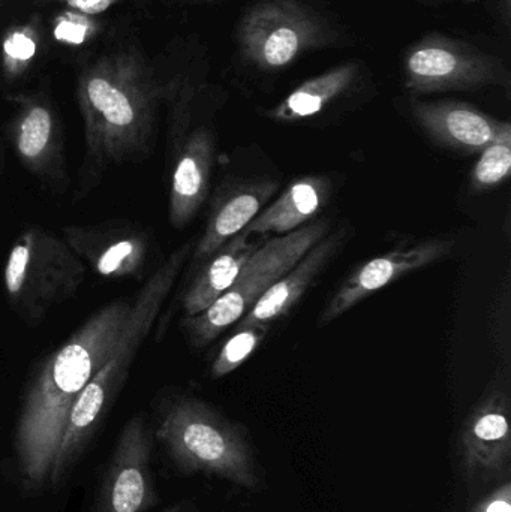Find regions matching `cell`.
<instances>
[{"mask_svg":"<svg viewBox=\"0 0 511 512\" xmlns=\"http://www.w3.org/2000/svg\"><path fill=\"white\" fill-rule=\"evenodd\" d=\"M332 230L327 219H315L305 227L273 237L261 243L243 265L231 288L209 309L191 318H183L182 328L195 348L212 343L231 325L237 324L254 304L284 276L309 249L314 248Z\"/></svg>","mask_w":511,"mask_h":512,"instance_id":"6","label":"cell"},{"mask_svg":"<svg viewBox=\"0 0 511 512\" xmlns=\"http://www.w3.org/2000/svg\"><path fill=\"white\" fill-rule=\"evenodd\" d=\"M41 47V29L36 20L15 24L6 30L0 48V63L6 80L15 81L29 71Z\"/></svg>","mask_w":511,"mask_h":512,"instance_id":"21","label":"cell"},{"mask_svg":"<svg viewBox=\"0 0 511 512\" xmlns=\"http://www.w3.org/2000/svg\"><path fill=\"white\" fill-rule=\"evenodd\" d=\"M510 412L509 379L498 375L471 409L459 435V468L468 486L477 489L509 480Z\"/></svg>","mask_w":511,"mask_h":512,"instance_id":"9","label":"cell"},{"mask_svg":"<svg viewBox=\"0 0 511 512\" xmlns=\"http://www.w3.org/2000/svg\"><path fill=\"white\" fill-rule=\"evenodd\" d=\"M411 111L435 143L464 155L482 152L511 129L509 122H500L465 102L413 101Z\"/></svg>","mask_w":511,"mask_h":512,"instance_id":"15","label":"cell"},{"mask_svg":"<svg viewBox=\"0 0 511 512\" xmlns=\"http://www.w3.org/2000/svg\"><path fill=\"white\" fill-rule=\"evenodd\" d=\"M215 153V138L204 126L171 132L168 221L177 230L191 224L209 197Z\"/></svg>","mask_w":511,"mask_h":512,"instance_id":"14","label":"cell"},{"mask_svg":"<svg viewBox=\"0 0 511 512\" xmlns=\"http://www.w3.org/2000/svg\"><path fill=\"white\" fill-rule=\"evenodd\" d=\"M86 274L87 268L62 237L42 227H27L9 249L3 286L11 309L36 325L77 294Z\"/></svg>","mask_w":511,"mask_h":512,"instance_id":"5","label":"cell"},{"mask_svg":"<svg viewBox=\"0 0 511 512\" xmlns=\"http://www.w3.org/2000/svg\"><path fill=\"white\" fill-rule=\"evenodd\" d=\"M134 298L96 310L56 351L44 358L27 385L17 426L14 457L24 489L50 486L63 429L75 400L110 357Z\"/></svg>","mask_w":511,"mask_h":512,"instance_id":"1","label":"cell"},{"mask_svg":"<svg viewBox=\"0 0 511 512\" xmlns=\"http://www.w3.org/2000/svg\"><path fill=\"white\" fill-rule=\"evenodd\" d=\"M359 75L356 63L335 66L324 74L300 84L284 101L270 110V119L275 122L293 123L317 116L327 105L344 95Z\"/></svg>","mask_w":511,"mask_h":512,"instance_id":"20","label":"cell"},{"mask_svg":"<svg viewBox=\"0 0 511 512\" xmlns=\"http://www.w3.org/2000/svg\"><path fill=\"white\" fill-rule=\"evenodd\" d=\"M99 24L93 15L81 14V12H60L53 21V36L57 42L69 47H78L86 44L98 33Z\"/></svg>","mask_w":511,"mask_h":512,"instance_id":"24","label":"cell"},{"mask_svg":"<svg viewBox=\"0 0 511 512\" xmlns=\"http://www.w3.org/2000/svg\"><path fill=\"white\" fill-rule=\"evenodd\" d=\"M456 243L450 239H429L398 246L357 267L339 286L320 316V324H329L353 309L369 295L386 288L420 268L435 264L452 254Z\"/></svg>","mask_w":511,"mask_h":512,"instance_id":"13","label":"cell"},{"mask_svg":"<svg viewBox=\"0 0 511 512\" xmlns=\"http://www.w3.org/2000/svg\"><path fill=\"white\" fill-rule=\"evenodd\" d=\"M155 436L186 474L218 478L249 492L263 486V471L245 427L203 400L168 399L159 412Z\"/></svg>","mask_w":511,"mask_h":512,"instance_id":"4","label":"cell"},{"mask_svg":"<svg viewBox=\"0 0 511 512\" xmlns=\"http://www.w3.org/2000/svg\"><path fill=\"white\" fill-rule=\"evenodd\" d=\"M345 231L327 234L314 248L309 249L284 276L279 277L269 291L254 304L237 324L269 327L287 315L306 294L321 271L338 255L345 243Z\"/></svg>","mask_w":511,"mask_h":512,"instance_id":"17","label":"cell"},{"mask_svg":"<svg viewBox=\"0 0 511 512\" xmlns=\"http://www.w3.org/2000/svg\"><path fill=\"white\" fill-rule=\"evenodd\" d=\"M511 171V129L480 152L471 171V189L485 192L509 179Z\"/></svg>","mask_w":511,"mask_h":512,"instance_id":"22","label":"cell"},{"mask_svg":"<svg viewBox=\"0 0 511 512\" xmlns=\"http://www.w3.org/2000/svg\"><path fill=\"white\" fill-rule=\"evenodd\" d=\"M278 188L276 180L254 179L234 183L219 192L210 209L203 236L192 248L191 267H198L225 243L243 233L272 200Z\"/></svg>","mask_w":511,"mask_h":512,"instance_id":"16","label":"cell"},{"mask_svg":"<svg viewBox=\"0 0 511 512\" xmlns=\"http://www.w3.org/2000/svg\"><path fill=\"white\" fill-rule=\"evenodd\" d=\"M474 512H511V484L503 481Z\"/></svg>","mask_w":511,"mask_h":512,"instance_id":"25","label":"cell"},{"mask_svg":"<svg viewBox=\"0 0 511 512\" xmlns=\"http://www.w3.org/2000/svg\"><path fill=\"white\" fill-rule=\"evenodd\" d=\"M164 512H189V511L186 510L185 507H182V505H177V507L170 508V510H167Z\"/></svg>","mask_w":511,"mask_h":512,"instance_id":"27","label":"cell"},{"mask_svg":"<svg viewBox=\"0 0 511 512\" xmlns=\"http://www.w3.org/2000/svg\"><path fill=\"white\" fill-rule=\"evenodd\" d=\"M470 2H471V0H470Z\"/></svg>","mask_w":511,"mask_h":512,"instance_id":"28","label":"cell"},{"mask_svg":"<svg viewBox=\"0 0 511 512\" xmlns=\"http://www.w3.org/2000/svg\"><path fill=\"white\" fill-rule=\"evenodd\" d=\"M153 438L147 421L135 415L123 427L102 481L98 512H144L156 501L150 457Z\"/></svg>","mask_w":511,"mask_h":512,"instance_id":"12","label":"cell"},{"mask_svg":"<svg viewBox=\"0 0 511 512\" xmlns=\"http://www.w3.org/2000/svg\"><path fill=\"white\" fill-rule=\"evenodd\" d=\"M267 330L269 327H264V325L236 324L233 336L225 342L213 360L212 366H210V376L213 379L224 378L239 369L254 354L255 349L263 343Z\"/></svg>","mask_w":511,"mask_h":512,"instance_id":"23","label":"cell"},{"mask_svg":"<svg viewBox=\"0 0 511 512\" xmlns=\"http://www.w3.org/2000/svg\"><path fill=\"white\" fill-rule=\"evenodd\" d=\"M405 89L413 95L506 86L509 72L498 57L447 36H425L404 59Z\"/></svg>","mask_w":511,"mask_h":512,"instance_id":"8","label":"cell"},{"mask_svg":"<svg viewBox=\"0 0 511 512\" xmlns=\"http://www.w3.org/2000/svg\"><path fill=\"white\" fill-rule=\"evenodd\" d=\"M194 243H183L155 271L147 277L140 291L134 295L131 313L110 357L81 391L69 412L63 429L62 441L54 463L51 486H59L69 469L86 448L98 430L105 415L119 396L132 363L143 343L155 327L156 319L179 280Z\"/></svg>","mask_w":511,"mask_h":512,"instance_id":"3","label":"cell"},{"mask_svg":"<svg viewBox=\"0 0 511 512\" xmlns=\"http://www.w3.org/2000/svg\"><path fill=\"white\" fill-rule=\"evenodd\" d=\"M62 239L87 270L102 279L143 280L153 261L155 243L140 225L131 221L68 225Z\"/></svg>","mask_w":511,"mask_h":512,"instance_id":"11","label":"cell"},{"mask_svg":"<svg viewBox=\"0 0 511 512\" xmlns=\"http://www.w3.org/2000/svg\"><path fill=\"white\" fill-rule=\"evenodd\" d=\"M333 183L326 176H308L291 183L272 204L264 207L243 230L252 236H285L318 219L332 198Z\"/></svg>","mask_w":511,"mask_h":512,"instance_id":"18","label":"cell"},{"mask_svg":"<svg viewBox=\"0 0 511 512\" xmlns=\"http://www.w3.org/2000/svg\"><path fill=\"white\" fill-rule=\"evenodd\" d=\"M9 99L15 111L9 120L8 137L18 162L48 192L56 197L65 195L69 188L65 141L53 104L41 93Z\"/></svg>","mask_w":511,"mask_h":512,"instance_id":"10","label":"cell"},{"mask_svg":"<svg viewBox=\"0 0 511 512\" xmlns=\"http://www.w3.org/2000/svg\"><path fill=\"white\" fill-rule=\"evenodd\" d=\"M260 246L261 242L240 233L195 267L194 277L180 301L183 318L198 315L219 300Z\"/></svg>","mask_w":511,"mask_h":512,"instance_id":"19","label":"cell"},{"mask_svg":"<svg viewBox=\"0 0 511 512\" xmlns=\"http://www.w3.org/2000/svg\"><path fill=\"white\" fill-rule=\"evenodd\" d=\"M59 2L71 11L95 17V15L104 14L122 0H59Z\"/></svg>","mask_w":511,"mask_h":512,"instance_id":"26","label":"cell"},{"mask_svg":"<svg viewBox=\"0 0 511 512\" xmlns=\"http://www.w3.org/2000/svg\"><path fill=\"white\" fill-rule=\"evenodd\" d=\"M167 90L134 51H117L86 66L77 99L84 155L74 201L86 200L110 168L144 161L152 153L159 102Z\"/></svg>","mask_w":511,"mask_h":512,"instance_id":"2","label":"cell"},{"mask_svg":"<svg viewBox=\"0 0 511 512\" xmlns=\"http://www.w3.org/2000/svg\"><path fill=\"white\" fill-rule=\"evenodd\" d=\"M240 53L261 71L287 68L302 54L333 41L327 21L299 0H264L252 6L237 29Z\"/></svg>","mask_w":511,"mask_h":512,"instance_id":"7","label":"cell"}]
</instances>
